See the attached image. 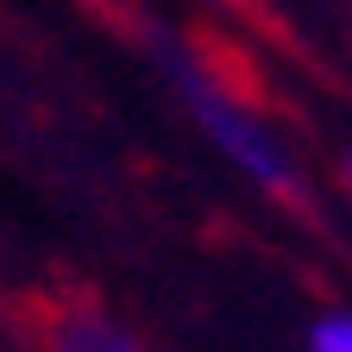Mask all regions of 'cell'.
<instances>
[{
  "label": "cell",
  "instance_id": "cell-1",
  "mask_svg": "<svg viewBox=\"0 0 352 352\" xmlns=\"http://www.w3.org/2000/svg\"><path fill=\"white\" fill-rule=\"evenodd\" d=\"M176 82H183V95H189V107H195V120L208 126V139L220 145V151H227L245 176H252V183H264V189H271V195H283V201H296L302 195V176H296V157L271 139V132H264L233 95H227V88H214L201 69H176Z\"/></svg>",
  "mask_w": 352,
  "mask_h": 352
},
{
  "label": "cell",
  "instance_id": "cell-2",
  "mask_svg": "<svg viewBox=\"0 0 352 352\" xmlns=\"http://www.w3.org/2000/svg\"><path fill=\"white\" fill-rule=\"evenodd\" d=\"M38 352H139V340L101 302H57V308H44Z\"/></svg>",
  "mask_w": 352,
  "mask_h": 352
},
{
  "label": "cell",
  "instance_id": "cell-3",
  "mask_svg": "<svg viewBox=\"0 0 352 352\" xmlns=\"http://www.w3.org/2000/svg\"><path fill=\"white\" fill-rule=\"evenodd\" d=\"M308 346L315 352H352V315L340 308V315H321L315 333H308Z\"/></svg>",
  "mask_w": 352,
  "mask_h": 352
},
{
  "label": "cell",
  "instance_id": "cell-4",
  "mask_svg": "<svg viewBox=\"0 0 352 352\" xmlns=\"http://www.w3.org/2000/svg\"><path fill=\"white\" fill-rule=\"evenodd\" d=\"M340 183H346V201H352V151L340 157Z\"/></svg>",
  "mask_w": 352,
  "mask_h": 352
}]
</instances>
